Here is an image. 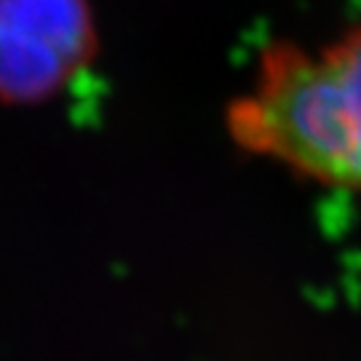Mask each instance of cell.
<instances>
[{
    "mask_svg": "<svg viewBox=\"0 0 361 361\" xmlns=\"http://www.w3.org/2000/svg\"><path fill=\"white\" fill-rule=\"evenodd\" d=\"M228 131L246 153L361 195V22L322 46L273 43L233 99Z\"/></svg>",
    "mask_w": 361,
    "mask_h": 361,
    "instance_id": "obj_1",
    "label": "cell"
},
{
    "mask_svg": "<svg viewBox=\"0 0 361 361\" xmlns=\"http://www.w3.org/2000/svg\"><path fill=\"white\" fill-rule=\"evenodd\" d=\"M94 49L83 0H0V94L40 99L62 89Z\"/></svg>",
    "mask_w": 361,
    "mask_h": 361,
    "instance_id": "obj_2",
    "label": "cell"
}]
</instances>
